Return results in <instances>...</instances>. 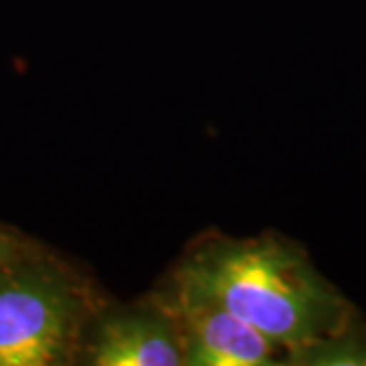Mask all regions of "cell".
Returning a JSON list of instances; mask_svg holds the SVG:
<instances>
[{
  "label": "cell",
  "mask_w": 366,
  "mask_h": 366,
  "mask_svg": "<svg viewBox=\"0 0 366 366\" xmlns=\"http://www.w3.org/2000/svg\"><path fill=\"white\" fill-rule=\"evenodd\" d=\"M173 283L220 303L289 358L352 326V312L300 250L273 238L214 240L197 247Z\"/></svg>",
  "instance_id": "obj_1"
},
{
  "label": "cell",
  "mask_w": 366,
  "mask_h": 366,
  "mask_svg": "<svg viewBox=\"0 0 366 366\" xmlns=\"http://www.w3.org/2000/svg\"><path fill=\"white\" fill-rule=\"evenodd\" d=\"M94 310L88 283L29 242L0 273V366L74 362Z\"/></svg>",
  "instance_id": "obj_2"
},
{
  "label": "cell",
  "mask_w": 366,
  "mask_h": 366,
  "mask_svg": "<svg viewBox=\"0 0 366 366\" xmlns=\"http://www.w3.org/2000/svg\"><path fill=\"white\" fill-rule=\"evenodd\" d=\"M159 305L175 320L189 366H267L285 354L220 303L173 283Z\"/></svg>",
  "instance_id": "obj_3"
},
{
  "label": "cell",
  "mask_w": 366,
  "mask_h": 366,
  "mask_svg": "<svg viewBox=\"0 0 366 366\" xmlns=\"http://www.w3.org/2000/svg\"><path fill=\"white\" fill-rule=\"evenodd\" d=\"M90 360L96 366H179L185 365V348L175 320L157 303L106 315Z\"/></svg>",
  "instance_id": "obj_4"
},
{
  "label": "cell",
  "mask_w": 366,
  "mask_h": 366,
  "mask_svg": "<svg viewBox=\"0 0 366 366\" xmlns=\"http://www.w3.org/2000/svg\"><path fill=\"white\" fill-rule=\"evenodd\" d=\"M26 244H29V240L25 236L14 232L13 228L0 226V273L23 252Z\"/></svg>",
  "instance_id": "obj_5"
}]
</instances>
